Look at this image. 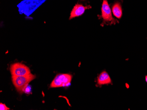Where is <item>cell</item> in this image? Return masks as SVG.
<instances>
[{
  "label": "cell",
  "instance_id": "cell-1",
  "mask_svg": "<svg viewBox=\"0 0 147 110\" xmlns=\"http://www.w3.org/2000/svg\"><path fill=\"white\" fill-rule=\"evenodd\" d=\"M45 0H24L18 6L19 11L26 16L31 15Z\"/></svg>",
  "mask_w": 147,
  "mask_h": 110
},
{
  "label": "cell",
  "instance_id": "cell-2",
  "mask_svg": "<svg viewBox=\"0 0 147 110\" xmlns=\"http://www.w3.org/2000/svg\"><path fill=\"white\" fill-rule=\"evenodd\" d=\"M35 75L30 73L24 76H12V81L18 92L22 93L24 88L28 85L31 81L35 79Z\"/></svg>",
  "mask_w": 147,
  "mask_h": 110
},
{
  "label": "cell",
  "instance_id": "cell-3",
  "mask_svg": "<svg viewBox=\"0 0 147 110\" xmlns=\"http://www.w3.org/2000/svg\"><path fill=\"white\" fill-rule=\"evenodd\" d=\"M101 17L105 23L115 25L119 23L118 20L114 19L108 0H103L101 8Z\"/></svg>",
  "mask_w": 147,
  "mask_h": 110
},
{
  "label": "cell",
  "instance_id": "cell-4",
  "mask_svg": "<svg viewBox=\"0 0 147 110\" xmlns=\"http://www.w3.org/2000/svg\"><path fill=\"white\" fill-rule=\"evenodd\" d=\"M72 75L68 74L57 75L50 84V87L57 88L66 87L70 84Z\"/></svg>",
  "mask_w": 147,
  "mask_h": 110
},
{
  "label": "cell",
  "instance_id": "cell-5",
  "mask_svg": "<svg viewBox=\"0 0 147 110\" xmlns=\"http://www.w3.org/2000/svg\"><path fill=\"white\" fill-rule=\"evenodd\" d=\"M10 71L12 76H24L31 73L29 68L20 63L12 64L10 68Z\"/></svg>",
  "mask_w": 147,
  "mask_h": 110
},
{
  "label": "cell",
  "instance_id": "cell-6",
  "mask_svg": "<svg viewBox=\"0 0 147 110\" xmlns=\"http://www.w3.org/2000/svg\"><path fill=\"white\" fill-rule=\"evenodd\" d=\"M90 8H91V7L90 6H84L82 5L77 4L74 7L73 9L71 11L69 19L81 16L84 14L86 9H90Z\"/></svg>",
  "mask_w": 147,
  "mask_h": 110
},
{
  "label": "cell",
  "instance_id": "cell-7",
  "mask_svg": "<svg viewBox=\"0 0 147 110\" xmlns=\"http://www.w3.org/2000/svg\"><path fill=\"white\" fill-rule=\"evenodd\" d=\"M111 82L109 75L106 71L101 73L97 77V85L99 86L111 84Z\"/></svg>",
  "mask_w": 147,
  "mask_h": 110
},
{
  "label": "cell",
  "instance_id": "cell-8",
  "mask_svg": "<svg viewBox=\"0 0 147 110\" xmlns=\"http://www.w3.org/2000/svg\"><path fill=\"white\" fill-rule=\"evenodd\" d=\"M112 13L113 15L117 19H121L123 15L121 3L119 1H116L112 6Z\"/></svg>",
  "mask_w": 147,
  "mask_h": 110
},
{
  "label": "cell",
  "instance_id": "cell-9",
  "mask_svg": "<svg viewBox=\"0 0 147 110\" xmlns=\"http://www.w3.org/2000/svg\"><path fill=\"white\" fill-rule=\"evenodd\" d=\"M31 90V89L30 86L28 85V86H26V87L24 88V90H23V92H24L25 93L29 94V93H30Z\"/></svg>",
  "mask_w": 147,
  "mask_h": 110
},
{
  "label": "cell",
  "instance_id": "cell-10",
  "mask_svg": "<svg viewBox=\"0 0 147 110\" xmlns=\"http://www.w3.org/2000/svg\"><path fill=\"white\" fill-rule=\"evenodd\" d=\"M0 110H10L9 107H7L5 104L1 103H0Z\"/></svg>",
  "mask_w": 147,
  "mask_h": 110
},
{
  "label": "cell",
  "instance_id": "cell-11",
  "mask_svg": "<svg viewBox=\"0 0 147 110\" xmlns=\"http://www.w3.org/2000/svg\"><path fill=\"white\" fill-rule=\"evenodd\" d=\"M145 81H146V83H147V75L145 76Z\"/></svg>",
  "mask_w": 147,
  "mask_h": 110
},
{
  "label": "cell",
  "instance_id": "cell-12",
  "mask_svg": "<svg viewBox=\"0 0 147 110\" xmlns=\"http://www.w3.org/2000/svg\"><path fill=\"white\" fill-rule=\"evenodd\" d=\"M82 1H85V0H82Z\"/></svg>",
  "mask_w": 147,
  "mask_h": 110
}]
</instances>
